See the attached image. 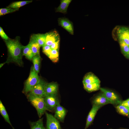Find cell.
Here are the masks:
<instances>
[{"mask_svg": "<svg viewBox=\"0 0 129 129\" xmlns=\"http://www.w3.org/2000/svg\"><path fill=\"white\" fill-rule=\"evenodd\" d=\"M41 58L40 55L34 56L32 59L33 67L37 73L39 72Z\"/></svg>", "mask_w": 129, "mask_h": 129, "instance_id": "obj_24", "label": "cell"}, {"mask_svg": "<svg viewBox=\"0 0 129 129\" xmlns=\"http://www.w3.org/2000/svg\"><path fill=\"white\" fill-rule=\"evenodd\" d=\"M71 1V0H61L60 5L56 9V12L64 14L66 13L69 5Z\"/></svg>", "mask_w": 129, "mask_h": 129, "instance_id": "obj_17", "label": "cell"}, {"mask_svg": "<svg viewBox=\"0 0 129 129\" xmlns=\"http://www.w3.org/2000/svg\"><path fill=\"white\" fill-rule=\"evenodd\" d=\"M59 42L60 39H58L54 43L50 46L51 49L58 50L59 47Z\"/></svg>", "mask_w": 129, "mask_h": 129, "instance_id": "obj_30", "label": "cell"}, {"mask_svg": "<svg viewBox=\"0 0 129 129\" xmlns=\"http://www.w3.org/2000/svg\"><path fill=\"white\" fill-rule=\"evenodd\" d=\"M23 55L29 60H32L34 57L30 44L25 46H23Z\"/></svg>", "mask_w": 129, "mask_h": 129, "instance_id": "obj_20", "label": "cell"}, {"mask_svg": "<svg viewBox=\"0 0 129 129\" xmlns=\"http://www.w3.org/2000/svg\"><path fill=\"white\" fill-rule=\"evenodd\" d=\"M0 113L5 120L12 126L13 129H15L11 125L9 115L5 106L1 100H0Z\"/></svg>", "mask_w": 129, "mask_h": 129, "instance_id": "obj_22", "label": "cell"}, {"mask_svg": "<svg viewBox=\"0 0 129 129\" xmlns=\"http://www.w3.org/2000/svg\"><path fill=\"white\" fill-rule=\"evenodd\" d=\"M27 95L28 100L36 109L39 117L41 118L47 110L44 97L28 94Z\"/></svg>", "mask_w": 129, "mask_h": 129, "instance_id": "obj_2", "label": "cell"}, {"mask_svg": "<svg viewBox=\"0 0 129 129\" xmlns=\"http://www.w3.org/2000/svg\"><path fill=\"white\" fill-rule=\"evenodd\" d=\"M43 118H40L38 121L30 122L31 129H46L43 123Z\"/></svg>", "mask_w": 129, "mask_h": 129, "instance_id": "obj_21", "label": "cell"}, {"mask_svg": "<svg viewBox=\"0 0 129 129\" xmlns=\"http://www.w3.org/2000/svg\"><path fill=\"white\" fill-rule=\"evenodd\" d=\"M46 118V129H61L58 120L51 114L45 113Z\"/></svg>", "mask_w": 129, "mask_h": 129, "instance_id": "obj_7", "label": "cell"}, {"mask_svg": "<svg viewBox=\"0 0 129 129\" xmlns=\"http://www.w3.org/2000/svg\"><path fill=\"white\" fill-rule=\"evenodd\" d=\"M125 57L129 59V53Z\"/></svg>", "mask_w": 129, "mask_h": 129, "instance_id": "obj_34", "label": "cell"}, {"mask_svg": "<svg viewBox=\"0 0 129 129\" xmlns=\"http://www.w3.org/2000/svg\"><path fill=\"white\" fill-rule=\"evenodd\" d=\"M120 104L129 108V98L122 101L121 103Z\"/></svg>", "mask_w": 129, "mask_h": 129, "instance_id": "obj_32", "label": "cell"}, {"mask_svg": "<svg viewBox=\"0 0 129 129\" xmlns=\"http://www.w3.org/2000/svg\"><path fill=\"white\" fill-rule=\"evenodd\" d=\"M48 57L53 62H57L59 59L58 50L52 49Z\"/></svg>", "mask_w": 129, "mask_h": 129, "instance_id": "obj_26", "label": "cell"}, {"mask_svg": "<svg viewBox=\"0 0 129 129\" xmlns=\"http://www.w3.org/2000/svg\"><path fill=\"white\" fill-rule=\"evenodd\" d=\"M117 112L120 114L129 116V108L121 104H119L116 107Z\"/></svg>", "mask_w": 129, "mask_h": 129, "instance_id": "obj_25", "label": "cell"}, {"mask_svg": "<svg viewBox=\"0 0 129 129\" xmlns=\"http://www.w3.org/2000/svg\"><path fill=\"white\" fill-rule=\"evenodd\" d=\"M84 89L87 92H90L99 90L100 88V83L91 84H83Z\"/></svg>", "mask_w": 129, "mask_h": 129, "instance_id": "obj_19", "label": "cell"}, {"mask_svg": "<svg viewBox=\"0 0 129 129\" xmlns=\"http://www.w3.org/2000/svg\"><path fill=\"white\" fill-rule=\"evenodd\" d=\"M117 33L119 40L129 45V28L122 27L118 29Z\"/></svg>", "mask_w": 129, "mask_h": 129, "instance_id": "obj_8", "label": "cell"}, {"mask_svg": "<svg viewBox=\"0 0 129 129\" xmlns=\"http://www.w3.org/2000/svg\"><path fill=\"white\" fill-rule=\"evenodd\" d=\"M58 88V85L57 82H53L47 83L44 88L45 96L57 93Z\"/></svg>", "mask_w": 129, "mask_h": 129, "instance_id": "obj_14", "label": "cell"}, {"mask_svg": "<svg viewBox=\"0 0 129 129\" xmlns=\"http://www.w3.org/2000/svg\"><path fill=\"white\" fill-rule=\"evenodd\" d=\"M101 107L92 105V107L87 116L86 123L84 129H87L93 122L97 112Z\"/></svg>", "mask_w": 129, "mask_h": 129, "instance_id": "obj_11", "label": "cell"}, {"mask_svg": "<svg viewBox=\"0 0 129 129\" xmlns=\"http://www.w3.org/2000/svg\"><path fill=\"white\" fill-rule=\"evenodd\" d=\"M119 42L121 51L125 56L129 53V45L121 40H119Z\"/></svg>", "mask_w": 129, "mask_h": 129, "instance_id": "obj_27", "label": "cell"}, {"mask_svg": "<svg viewBox=\"0 0 129 129\" xmlns=\"http://www.w3.org/2000/svg\"><path fill=\"white\" fill-rule=\"evenodd\" d=\"M54 111L55 117L63 123L67 112L66 109L61 106L59 103L57 105Z\"/></svg>", "mask_w": 129, "mask_h": 129, "instance_id": "obj_10", "label": "cell"}, {"mask_svg": "<svg viewBox=\"0 0 129 129\" xmlns=\"http://www.w3.org/2000/svg\"><path fill=\"white\" fill-rule=\"evenodd\" d=\"M47 83L45 81L40 79L32 90L27 94L44 97L45 96L44 88Z\"/></svg>", "mask_w": 129, "mask_h": 129, "instance_id": "obj_6", "label": "cell"}, {"mask_svg": "<svg viewBox=\"0 0 129 129\" xmlns=\"http://www.w3.org/2000/svg\"><path fill=\"white\" fill-rule=\"evenodd\" d=\"M96 83H100V80L96 75L91 72L86 74L84 76L83 80V84Z\"/></svg>", "mask_w": 129, "mask_h": 129, "instance_id": "obj_15", "label": "cell"}, {"mask_svg": "<svg viewBox=\"0 0 129 129\" xmlns=\"http://www.w3.org/2000/svg\"><path fill=\"white\" fill-rule=\"evenodd\" d=\"M40 79L38 74L35 70L33 66H32L31 69L29 76L24 84L22 91L23 93L27 95L32 90Z\"/></svg>", "mask_w": 129, "mask_h": 129, "instance_id": "obj_3", "label": "cell"}, {"mask_svg": "<svg viewBox=\"0 0 129 129\" xmlns=\"http://www.w3.org/2000/svg\"><path fill=\"white\" fill-rule=\"evenodd\" d=\"M19 9H14L7 7L0 9V16H1L6 14L14 12L18 10Z\"/></svg>", "mask_w": 129, "mask_h": 129, "instance_id": "obj_28", "label": "cell"}, {"mask_svg": "<svg viewBox=\"0 0 129 129\" xmlns=\"http://www.w3.org/2000/svg\"><path fill=\"white\" fill-rule=\"evenodd\" d=\"M0 35L1 37L5 40H7L9 38L1 27H0Z\"/></svg>", "mask_w": 129, "mask_h": 129, "instance_id": "obj_31", "label": "cell"}, {"mask_svg": "<svg viewBox=\"0 0 129 129\" xmlns=\"http://www.w3.org/2000/svg\"><path fill=\"white\" fill-rule=\"evenodd\" d=\"M44 98L46 110L50 112L54 111L57 105L60 103L57 93L46 95Z\"/></svg>", "mask_w": 129, "mask_h": 129, "instance_id": "obj_4", "label": "cell"}, {"mask_svg": "<svg viewBox=\"0 0 129 129\" xmlns=\"http://www.w3.org/2000/svg\"><path fill=\"white\" fill-rule=\"evenodd\" d=\"M45 45L50 46L54 42L59 39V33L54 30L46 33Z\"/></svg>", "mask_w": 129, "mask_h": 129, "instance_id": "obj_13", "label": "cell"}, {"mask_svg": "<svg viewBox=\"0 0 129 129\" xmlns=\"http://www.w3.org/2000/svg\"><path fill=\"white\" fill-rule=\"evenodd\" d=\"M5 42L7 47L8 56L6 63H16L20 66L23 65L22 60L23 46L21 44L18 37L15 39L9 38Z\"/></svg>", "mask_w": 129, "mask_h": 129, "instance_id": "obj_1", "label": "cell"}, {"mask_svg": "<svg viewBox=\"0 0 129 129\" xmlns=\"http://www.w3.org/2000/svg\"><path fill=\"white\" fill-rule=\"evenodd\" d=\"M6 63V62L4 63H2L0 64V68H1L2 66L5 63Z\"/></svg>", "mask_w": 129, "mask_h": 129, "instance_id": "obj_33", "label": "cell"}, {"mask_svg": "<svg viewBox=\"0 0 129 129\" xmlns=\"http://www.w3.org/2000/svg\"><path fill=\"white\" fill-rule=\"evenodd\" d=\"M29 43L32 52L34 56L40 55V46L36 42L30 38Z\"/></svg>", "mask_w": 129, "mask_h": 129, "instance_id": "obj_18", "label": "cell"}, {"mask_svg": "<svg viewBox=\"0 0 129 129\" xmlns=\"http://www.w3.org/2000/svg\"><path fill=\"white\" fill-rule=\"evenodd\" d=\"M32 1V0L16 1L11 4L7 7L14 9H19L20 7L29 3Z\"/></svg>", "mask_w": 129, "mask_h": 129, "instance_id": "obj_23", "label": "cell"}, {"mask_svg": "<svg viewBox=\"0 0 129 129\" xmlns=\"http://www.w3.org/2000/svg\"><path fill=\"white\" fill-rule=\"evenodd\" d=\"M93 105L97 106H102L111 103L104 94L102 93L97 96L92 101Z\"/></svg>", "mask_w": 129, "mask_h": 129, "instance_id": "obj_12", "label": "cell"}, {"mask_svg": "<svg viewBox=\"0 0 129 129\" xmlns=\"http://www.w3.org/2000/svg\"><path fill=\"white\" fill-rule=\"evenodd\" d=\"M59 24L66 30L70 34H74V28L71 22L67 18H58Z\"/></svg>", "mask_w": 129, "mask_h": 129, "instance_id": "obj_9", "label": "cell"}, {"mask_svg": "<svg viewBox=\"0 0 129 129\" xmlns=\"http://www.w3.org/2000/svg\"><path fill=\"white\" fill-rule=\"evenodd\" d=\"M30 38L38 43L40 47H43L45 45L46 34H34L31 36Z\"/></svg>", "mask_w": 129, "mask_h": 129, "instance_id": "obj_16", "label": "cell"}, {"mask_svg": "<svg viewBox=\"0 0 129 129\" xmlns=\"http://www.w3.org/2000/svg\"><path fill=\"white\" fill-rule=\"evenodd\" d=\"M100 89L111 104L117 105L121 103L122 101L118 96L113 91L102 88H101Z\"/></svg>", "mask_w": 129, "mask_h": 129, "instance_id": "obj_5", "label": "cell"}, {"mask_svg": "<svg viewBox=\"0 0 129 129\" xmlns=\"http://www.w3.org/2000/svg\"><path fill=\"white\" fill-rule=\"evenodd\" d=\"M50 46L45 45L43 47V53L48 57L52 50Z\"/></svg>", "mask_w": 129, "mask_h": 129, "instance_id": "obj_29", "label": "cell"}]
</instances>
